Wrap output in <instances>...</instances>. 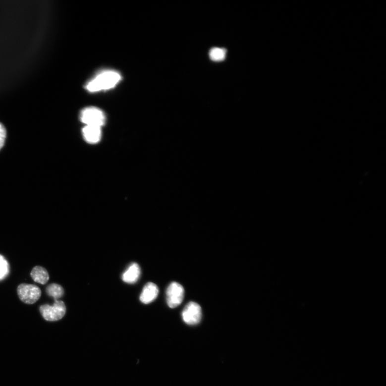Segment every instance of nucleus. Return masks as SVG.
Instances as JSON below:
<instances>
[{"label":"nucleus","mask_w":386,"mask_h":386,"mask_svg":"<svg viewBox=\"0 0 386 386\" xmlns=\"http://www.w3.org/2000/svg\"><path fill=\"white\" fill-rule=\"evenodd\" d=\"M141 276V269L139 265L136 263L131 264L122 276L124 282L133 284L137 282Z\"/></svg>","instance_id":"obj_9"},{"label":"nucleus","mask_w":386,"mask_h":386,"mask_svg":"<svg viewBox=\"0 0 386 386\" xmlns=\"http://www.w3.org/2000/svg\"><path fill=\"white\" fill-rule=\"evenodd\" d=\"M30 275L35 282L41 284H47L49 280L47 270L41 266H36L33 268Z\"/></svg>","instance_id":"obj_10"},{"label":"nucleus","mask_w":386,"mask_h":386,"mask_svg":"<svg viewBox=\"0 0 386 386\" xmlns=\"http://www.w3.org/2000/svg\"><path fill=\"white\" fill-rule=\"evenodd\" d=\"M46 292L49 296L52 297L55 300H57L63 296L64 290L59 284L53 283L49 285L46 289Z\"/></svg>","instance_id":"obj_11"},{"label":"nucleus","mask_w":386,"mask_h":386,"mask_svg":"<svg viewBox=\"0 0 386 386\" xmlns=\"http://www.w3.org/2000/svg\"><path fill=\"white\" fill-rule=\"evenodd\" d=\"M81 121L86 126L102 127L106 122V116L100 109L90 107L84 109L81 113Z\"/></svg>","instance_id":"obj_3"},{"label":"nucleus","mask_w":386,"mask_h":386,"mask_svg":"<svg viewBox=\"0 0 386 386\" xmlns=\"http://www.w3.org/2000/svg\"><path fill=\"white\" fill-rule=\"evenodd\" d=\"M185 290L178 283L170 284L166 291L167 303L170 308L174 309L179 306L184 300Z\"/></svg>","instance_id":"obj_5"},{"label":"nucleus","mask_w":386,"mask_h":386,"mask_svg":"<svg viewBox=\"0 0 386 386\" xmlns=\"http://www.w3.org/2000/svg\"><path fill=\"white\" fill-rule=\"evenodd\" d=\"M9 273V265L2 256L0 260V280L4 278Z\"/></svg>","instance_id":"obj_12"},{"label":"nucleus","mask_w":386,"mask_h":386,"mask_svg":"<svg viewBox=\"0 0 386 386\" xmlns=\"http://www.w3.org/2000/svg\"><path fill=\"white\" fill-rule=\"evenodd\" d=\"M184 322L189 325H196L200 323L202 319V309L200 306L195 302L189 303L182 312Z\"/></svg>","instance_id":"obj_6"},{"label":"nucleus","mask_w":386,"mask_h":386,"mask_svg":"<svg viewBox=\"0 0 386 386\" xmlns=\"http://www.w3.org/2000/svg\"><path fill=\"white\" fill-rule=\"evenodd\" d=\"M85 140L90 144L99 142L102 137L101 127L94 126H86L82 130Z\"/></svg>","instance_id":"obj_8"},{"label":"nucleus","mask_w":386,"mask_h":386,"mask_svg":"<svg viewBox=\"0 0 386 386\" xmlns=\"http://www.w3.org/2000/svg\"><path fill=\"white\" fill-rule=\"evenodd\" d=\"M121 79V75L115 71H104L90 81L86 88L91 93L109 90L114 88Z\"/></svg>","instance_id":"obj_1"},{"label":"nucleus","mask_w":386,"mask_h":386,"mask_svg":"<svg viewBox=\"0 0 386 386\" xmlns=\"http://www.w3.org/2000/svg\"><path fill=\"white\" fill-rule=\"evenodd\" d=\"M53 306L45 304L41 306L39 310L43 317L47 321L55 322L61 319L66 312V307L61 300H55Z\"/></svg>","instance_id":"obj_2"},{"label":"nucleus","mask_w":386,"mask_h":386,"mask_svg":"<svg viewBox=\"0 0 386 386\" xmlns=\"http://www.w3.org/2000/svg\"><path fill=\"white\" fill-rule=\"evenodd\" d=\"M17 294L22 302L25 304H32L40 298L42 291L35 285L23 283L18 286Z\"/></svg>","instance_id":"obj_4"},{"label":"nucleus","mask_w":386,"mask_h":386,"mask_svg":"<svg viewBox=\"0 0 386 386\" xmlns=\"http://www.w3.org/2000/svg\"><path fill=\"white\" fill-rule=\"evenodd\" d=\"M159 289L158 286L153 283H147L142 290L140 299L145 304L151 303L158 297Z\"/></svg>","instance_id":"obj_7"},{"label":"nucleus","mask_w":386,"mask_h":386,"mask_svg":"<svg viewBox=\"0 0 386 386\" xmlns=\"http://www.w3.org/2000/svg\"><path fill=\"white\" fill-rule=\"evenodd\" d=\"M6 135V132L5 128L2 123H0V149H1L4 145Z\"/></svg>","instance_id":"obj_13"},{"label":"nucleus","mask_w":386,"mask_h":386,"mask_svg":"<svg viewBox=\"0 0 386 386\" xmlns=\"http://www.w3.org/2000/svg\"><path fill=\"white\" fill-rule=\"evenodd\" d=\"M2 256H1V255H0V260H1V259L2 258Z\"/></svg>","instance_id":"obj_14"}]
</instances>
